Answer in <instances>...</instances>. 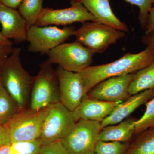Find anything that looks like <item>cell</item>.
Returning a JSON list of instances; mask_svg holds the SVG:
<instances>
[{"label": "cell", "mask_w": 154, "mask_h": 154, "mask_svg": "<svg viewBox=\"0 0 154 154\" xmlns=\"http://www.w3.org/2000/svg\"><path fill=\"white\" fill-rule=\"evenodd\" d=\"M21 48H16L3 63L1 72L3 85L19 109L27 108L34 77L22 66Z\"/></svg>", "instance_id": "cell-2"}, {"label": "cell", "mask_w": 154, "mask_h": 154, "mask_svg": "<svg viewBox=\"0 0 154 154\" xmlns=\"http://www.w3.org/2000/svg\"><path fill=\"white\" fill-rule=\"evenodd\" d=\"M19 110L17 104L1 83L0 84V125L5 126Z\"/></svg>", "instance_id": "cell-21"}, {"label": "cell", "mask_w": 154, "mask_h": 154, "mask_svg": "<svg viewBox=\"0 0 154 154\" xmlns=\"http://www.w3.org/2000/svg\"><path fill=\"white\" fill-rule=\"evenodd\" d=\"M135 5L140 9L139 20L142 28H145L149 11L153 5L154 0H124Z\"/></svg>", "instance_id": "cell-25"}, {"label": "cell", "mask_w": 154, "mask_h": 154, "mask_svg": "<svg viewBox=\"0 0 154 154\" xmlns=\"http://www.w3.org/2000/svg\"><path fill=\"white\" fill-rule=\"evenodd\" d=\"M153 5H154V2Z\"/></svg>", "instance_id": "cell-35"}, {"label": "cell", "mask_w": 154, "mask_h": 154, "mask_svg": "<svg viewBox=\"0 0 154 154\" xmlns=\"http://www.w3.org/2000/svg\"><path fill=\"white\" fill-rule=\"evenodd\" d=\"M40 154H68L60 141L42 146Z\"/></svg>", "instance_id": "cell-26"}, {"label": "cell", "mask_w": 154, "mask_h": 154, "mask_svg": "<svg viewBox=\"0 0 154 154\" xmlns=\"http://www.w3.org/2000/svg\"><path fill=\"white\" fill-rule=\"evenodd\" d=\"M48 109L37 111L30 108L19 109L5 125L11 142L37 140Z\"/></svg>", "instance_id": "cell-6"}, {"label": "cell", "mask_w": 154, "mask_h": 154, "mask_svg": "<svg viewBox=\"0 0 154 154\" xmlns=\"http://www.w3.org/2000/svg\"><path fill=\"white\" fill-rule=\"evenodd\" d=\"M138 134L125 154H154V128Z\"/></svg>", "instance_id": "cell-19"}, {"label": "cell", "mask_w": 154, "mask_h": 154, "mask_svg": "<svg viewBox=\"0 0 154 154\" xmlns=\"http://www.w3.org/2000/svg\"><path fill=\"white\" fill-rule=\"evenodd\" d=\"M119 103L92 99L87 96L71 112L76 122L85 120L101 122L112 113Z\"/></svg>", "instance_id": "cell-14"}, {"label": "cell", "mask_w": 154, "mask_h": 154, "mask_svg": "<svg viewBox=\"0 0 154 154\" xmlns=\"http://www.w3.org/2000/svg\"><path fill=\"white\" fill-rule=\"evenodd\" d=\"M135 73L104 80L92 88L87 96L91 99L105 102H124L131 96L129 87Z\"/></svg>", "instance_id": "cell-12"}, {"label": "cell", "mask_w": 154, "mask_h": 154, "mask_svg": "<svg viewBox=\"0 0 154 154\" xmlns=\"http://www.w3.org/2000/svg\"><path fill=\"white\" fill-rule=\"evenodd\" d=\"M70 7L66 8H43L35 25L42 27L50 25H66L75 22H96L94 16L76 0H71Z\"/></svg>", "instance_id": "cell-10"}, {"label": "cell", "mask_w": 154, "mask_h": 154, "mask_svg": "<svg viewBox=\"0 0 154 154\" xmlns=\"http://www.w3.org/2000/svg\"><path fill=\"white\" fill-rule=\"evenodd\" d=\"M10 144L0 146V154H9Z\"/></svg>", "instance_id": "cell-32"}, {"label": "cell", "mask_w": 154, "mask_h": 154, "mask_svg": "<svg viewBox=\"0 0 154 154\" xmlns=\"http://www.w3.org/2000/svg\"><path fill=\"white\" fill-rule=\"evenodd\" d=\"M142 41L144 44L150 46L154 49V31L145 34L142 36Z\"/></svg>", "instance_id": "cell-30"}, {"label": "cell", "mask_w": 154, "mask_h": 154, "mask_svg": "<svg viewBox=\"0 0 154 154\" xmlns=\"http://www.w3.org/2000/svg\"><path fill=\"white\" fill-rule=\"evenodd\" d=\"M145 29H146L145 34H147L154 31V5L149 11Z\"/></svg>", "instance_id": "cell-28"}, {"label": "cell", "mask_w": 154, "mask_h": 154, "mask_svg": "<svg viewBox=\"0 0 154 154\" xmlns=\"http://www.w3.org/2000/svg\"><path fill=\"white\" fill-rule=\"evenodd\" d=\"M154 89V61L149 66L135 73L130 86V96Z\"/></svg>", "instance_id": "cell-18"}, {"label": "cell", "mask_w": 154, "mask_h": 154, "mask_svg": "<svg viewBox=\"0 0 154 154\" xmlns=\"http://www.w3.org/2000/svg\"><path fill=\"white\" fill-rule=\"evenodd\" d=\"M88 154H96L95 153V152H91L89 153H88Z\"/></svg>", "instance_id": "cell-34"}, {"label": "cell", "mask_w": 154, "mask_h": 154, "mask_svg": "<svg viewBox=\"0 0 154 154\" xmlns=\"http://www.w3.org/2000/svg\"><path fill=\"white\" fill-rule=\"evenodd\" d=\"M42 146L37 140L11 143L9 154H40Z\"/></svg>", "instance_id": "cell-24"}, {"label": "cell", "mask_w": 154, "mask_h": 154, "mask_svg": "<svg viewBox=\"0 0 154 154\" xmlns=\"http://www.w3.org/2000/svg\"><path fill=\"white\" fill-rule=\"evenodd\" d=\"M10 135L5 126L0 125V146L11 143Z\"/></svg>", "instance_id": "cell-29"}, {"label": "cell", "mask_w": 154, "mask_h": 154, "mask_svg": "<svg viewBox=\"0 0 154 154\" xmlns=\"http://www.w3.org/2000/svg\"><path fill=\"white\" fill-rule=\"evenodd\" d=\"M102 128L99 122L79 120L71 132L60 141L68 154H88L94 152Z\"/></svg>", "instance_id": "cell-8"}, {"label": "cell", "mask_w": 154, "mask_h": 154, "mask_svg": "<svg viewBox=\"0 0 154 154\" xmlns=\"http://www.w3.org/2000/svg\"><path fill=\"white\" fill-rule=\"evenodd\" d=\"M76 40L95 53L104 52L111 45L124 38L125 33L109 25L96 22L83 23L76 30Z\"/></svg>", "instance_id": "cell-5"}, {"label": "cell", "mask_w": 154, "mask_h": 154, "mask_svg": "<svg viewBox=\"0 0 154 154\" xmlns=\"http://www.w3.org/2000/svg\"><path fill=\"white\" fill-rule=\"evenodd\" d=\"M30 93V109L40 110L60 102L59 84L56 70L48 60L40 65Z\"/></svg>", "instance_id": "cell-3"}, {"label": "cell", "mask_w": 154, "mask_h": 154, "mask_svg": "<svg viewBox=\"0 0 154 154\" xmlns=\"http://www.w3.org/2000/svg\"><path fill=\"white\" fill-rule=\"evenodd\" d=\"M12 45L13 42H11L10 43L0 46V84L2 83L1 72L2 66L4 61L13 51L14 48L12 47Z\"/></svg>", "instance_id": "cell-27"}, {"label": "cell", "mask_w": 154, "mask_h": 154, "mask_svg": "<svg viewBox=\"0 0 154 154\" xmlns=\"http://www.w3.org/2000/svg\"><path fill=\"white\" fill-rule=\"evenodd\" d=\"M56 71L59 84L60 103L72 112L88 94L82 78L79 72L68 71L59 66Z\"/></svg>", "instance_id": "cell-11"}, {"label": "cell", "mask_w": 154, "mask_h": 154, "mask_svg": "<svg viewBox=\"0 0 154 154\" xmlns=\"http://www.w3.org/2000/svg\"><path fill=\"white\" fill-rule=\"evenodd\" d=\"M0 23L1 33L8 39L17 43L27 41L29 27L23 17L16 9L0 3Z\"/></svg>", "instance_id": "cell-13"}, {"label": "cell", "mask_w": 154, "mask_h": 154, "mask_svg": "<svg viewBox=\"0 0 154 154\" xmlns=\"http://www.w3.org/2000/svg\"><path fill=\"white\" fill-rule=\"evenodd\" d=\"M130 143L99 140L95 146L94 152L96 154H125Z\"/></svg>", "instance_id": "cell-23"}, {"label": "cell", "mask_w": 154, "mask_h": 154, "mask_svg": "<svg viewBox=\"0 0 154 154\" xmlns=\"http://www.w3.org/2000/svg\"><path fill=\"white\" fill-rule=\"evenodd\" d=\"M145 104L146 110L143 115L135 121V134H136L154 128V97Z\"/></svg>", "instance_id": "cell-22"}, {"label": "cell", "mask_w": 154, "mask_h": 154, "mask_svg": "<svg viewBox=\"0 0 154 154\" xmlns=\"http://www.w3.org/2000/svg\"><path fill=\"white\" fill-rule=\"evenodd\" d=\"M43 0H22L18 11L26 20L29 28L35 25L42 11Z\"/></svg>", "instance_id": "cell-20"}, {"label": "cell", "mask_w": 154, "mask_h": 154, "mask_svg": "<svg viewBox=\"0 0 154 154\" xmlns=\"http://www.w3.org/2000/svg\"><path fill=\"white\" fill-rule=\"evenodd\" d=\"M154 61V49L147 46L143 51L128 53L110 63L90 66L79 73L87 93L100 82L112 77L133 73L149 66Z\"/></svg>", "instance_id": "cell-1"}, {"label": "cell", "mask_w": 154, "mask_h": 154, "mask_svg": "<svg viewBox=\"0 0 154 154\" xmlns=\"http://www.w3.org/2000/svg\"><path fill=\"white\" fill-rule=\"evenodd\" d=\"M22 0H0V3L10 8L16 9L18 8Z\"/></svg>", "instance_id": "cell-31"}, {"label": "cell", "mask_w": 154, "mask_h": 154, "mask_svg": "<svg viewBox=\"0 0 154 154\" xmlns=\"http://www.w3.org/2000/svg\"><path fill=\"white\" fill-rule=\"evenodd\" d=\"M94 53L79 42L63 43L46 54L51 63L66 70L80 72L90 66Z\"/></svg>", "instance_id": "cell-7"}, {"label": "cell", "mask_w": 154, "mask_h": 154, "mask_svg": "<svg viewBox=\"0 0 154 154\" xmlns=\"http://www.w3.org/2000/svg\"><path fill=\"white\" fill-rule=\"evenodd\" d=\"M75 30L74 26L60 28L56 26L33 25L29 28L27 33L28 51L46 54L74 35Z\"/></svg>", "instance_id": "cell-9"}, {"label": "cell", "mask_w": 154, "mask_h": 154, "mask_svg": "<svg viewBox=\"0 0 154 154\" xmlns=\"http://www.w3.org/2000/svg\"><path fill=\"white\" fill-rule=\"evenodd\" d=\"M76 122L69 111L60 102L48 107L37 141L41 146L59 141L68 135Z\"/></svg>", "instance_id": "cell-4"}, {"label": "cell", "mask_w": 154, "mask_h": 154, "mask_svg": "<svg viewBox=\"0 0 154 154\" xmlns=\"http://www.w3.org/2000/svg\"><path fill=\"white\" fill-rule=\"evenodd\" d=\"M11 41L9 39L5 38L2 34L1 32H0V46L5 45L10 43Z\"/></svg>", "instance_id": "cell-33"}, {"label": "cell", "mask_w": 154, "mask_h": 154, "mask_svg": "<svg viewBox=\"0 0 154 154\" xmlns=\"http://www.w3.org/2000/svg\"><path fill=\"white\" fill-rule=\"evenodd\" d=\"M81 3L94 16L96 22L108 25L119 30L127 32L126 24L121 22L114 14L110 0H76Z\"/></svg>", "instance_id": "cell-16"}, {"label": "cell", "mask_w": 154, "mask_h": 154, "mask_svg": "<svg viewBox=\"0 0 154 154\" xmlns=\"http://www.w3.org/2000/svg\"><path fill=\"white\" fill-rule=\"evenodd\" d=\"M134 118H128L118 124L102 128L98 140L103 141L130 142L135 134Z\"/></svg>", "instance_id": "cell-17"}, {"label": "cell", "mask_w": 154, "mask_h": 154, "mask_svg": "<svg viewBox=\"0 0 154 154\" xmlns=\"http://www.w3.org/2000/svg\"><path fill=\"white\" fill-rule=\"evenodd\" d=\"M154 97V89L147 90L130 96L119 103L110 115L101 122L102 128L118 124L125 120L141 105Z\"/></svg>", "instance_id": "cell-15"}]
</instances>
